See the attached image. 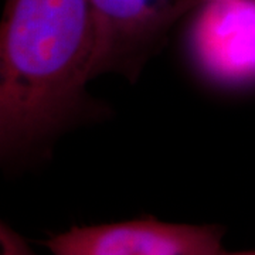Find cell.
<instances>
[{"label": "cell", "instance_id": "4", "mask_svg": "<svg viewBox=\"0 0 255 255\" xmlns=\"http://www.w3.org/2000/svg\"><path fill=\"white\" fill-rule=\"evenodd\" d=\"M226 230L217 224L167 223L142 217L98 226H75L53 234V255H216Z\"/></svg>", "mask_w": 255, "mask_h": 255}, {"label": "cell", "instance_id": "3", "mask_svg": "<svg viewBox=\"0 0 255 255\" xmlns=\"http://www.w3.org/2000/svg\"><path fill=\"white\" fill-rule=\"evenodd\" d=\"M203 0H91L97 46L92 77L118 74L135 81L176 23Z\"/></svg>", "mask_w": 255, "mask_h": 255}, {"label": "cell", "instance_id": "6", "mask_svg": "<svg viewBox=\"0 0 255 255\" xmlns=\"http://www.w3.org/2000/svg\"><path fill=\"white\" fill-rule=\"evenodd\" d=\"M216 255H255V251H236V253H230L226 248L221 250L219 254Z\"/></svg>", "mask_w": 255, "mask_h": 255}, {"label": "cell", "instance_id": "1", "mask_svg": "<svg viewBox=\"0 0 255 255\" xmlns=\"http://www.w3.org/2000/svg\"><path fill=\"white\" fill-rule=\"evenodd\" d=\"M91 0H6L0 27V159L9 170L50 156L70 129L104 118L92 98Z\"/></svg>", "mask_w": 255, "mask_h": 255}, {"label": "cell", "instance_id": "2", "mask_svg": "<svg viewBox=\"0 0 255 255\" xmlns=\"http://www.w3.org/2000/svg\"><path fill=\"white\" fill-rule=\"evenodd\" d=\"M186 20L194 73L223 91L255 90V0H203Z\"/></svg>", "mask_w": 255, "mask_h": 255}, {"label": "cell", "instance_id": "5", "mask_svg": "<svg viewBox=\"0 0 255 255\" xmlns=\"http://www.w3.org/2000/svg\"><path fill=\"white\" fill-rule=\"evenodd\" d=\"M0 255H38L9 223H0Z\"/></svg>", "mask_w": 255, "mask_h": 255}]
</instances>
